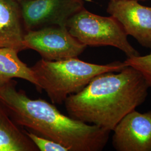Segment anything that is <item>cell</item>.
Listing matches in <instances>:
<instances>
[{"instance_id":"obj_1","label":"cell","mask_w":151,"mask_h":151,"mask_svg":"<svg viewBox=\"0 0 151 151\" xmlns=\"http://www.w3.org/2000/svg\"><path fill=\"white\" fill-rule=\"evenodd\" d=\"M149 86L139 71L127 65L95 76L65 101L70 116L113 131L124 116L146 100Z\"/></svg>"},{"instance_id":"obj_2","label":"cell","mask_w":151,"mask_h":151,"mask_svg":"<svg viewBox=\"0 0 151 151\" xmlns=\"http://www.w3.org/2000/svg\"><path fill=\"white\" fill-rule=\"evenodd\" d=\"M12 80L0 86V101L14 122L66 147L70 151H100L110 131L67 116L42 99H32L17 90Z\"/></svg>"},{"instance_id":"obj_3","label":"cell","mask_w":151,"mask_h":151,"mask_svg":"<svg viewBox=\"0 0 151 151\" xmlns=\"http://www.w3.org/2000/svg\"><path fill=\"white\" fill-rule=\"evenodd\" d=\"M126 66L119 61L96 65L72 58L56 61L42 59L31 68L38 82V90H44L53 104H61L70 95L82 90L95 76L119 72Z\"/></svg>"},{"instance_id":"obj_4","label":"cell","mask_w":151,"mask_h":151,"mask_svg":"<svg viewBox=\"0 0 151 151\" xmlns=\"http://www.w3.org/2000/svg\"><path fill=\"white\" fill-rule=\"evenodd\" d=\"M66 27L73 37L86 47L111 46L123 52L128 58L140 55L113 16H99L83 7L67 21Z\"/></svg>"},{"instance_id":"obj_5","label":"cell","mask_w":151,"mask_h":151,"mask_svg":"<svg viewBox=\"0 0 151 151\" xmlns=\"http://www.w3.org/2000/svg\"><path fill=\"white\" fill-rule=\"evenodd\" d=\"M24 44L37 51L42 59L56 61L77 58L86 48L73 37L66 27L52 25L26 32Z\"/></svg>"},{"instance_id":"obj_6","label":"cell","mask_w":151,"mask_h":151,"mask_svg":"<svg viewBox=\"0 0 151 151\" xmlns=\"http://www.w3.org/2000/svg\"><path fill=\"white\" fill-rule=\"evenodd\" d=\"M19 3L26 32L52 25L66 27L70 17L84 7V0H22Z\"/></svg>"},{"instance_id":"obj_7","label":"cell","mask_w":151,"mask_h":151,"mask_svg":"<svg viewBox=\"0 0 151 151\" xmlns=\"http://www.w3.org/2000/svg\"><path fill=\"white\" fill-rule=\"evenodd\" d=\"M107 12L116 19L127 35L143 47L151 48V7L137 0H114L108 4Z\"/></svg>"},{"instance_id":"obj_8","label":"cell","mask_w":151,"mask_h":151,"mask_svg":"<svg viewBox=\"0 0 151 151\" xmlns=\"http://www.w3.org/2000/svg\"><path fill=\"white\" fill-rule=\"evenodd\" d=\"M113 145L118 151H151V111L135 110L127 114L114 129Z\"/></svg>"},{"instance_id":"obj_9","label":"cell","mask_w":151,"mask_h":151,"mask_svg":"<svg viewBox=\"0 0 151 151\" xmlns=\"http://www.w3.org/2000/svg\"><path fill=\"white\" fill-rule=\"evenodd\" d=\"M24 30L19 3L0 0V48L14 49L18 52L26 49Z\"/></svg>"},{"instance_id":"obj_10","label":"cell","mask_w":151,"mask_h":151,"mask_svg":"<svg viewBox=\"0 0 151 151\" xmlns=\"http://www.w3.org/2000/svg\"><path fill=\"white\" fill-rule=\"evenodd\" d=\"M25 131L11 119L0 101V151H38Z\"/></svg>"},{"instance_id":"obj_11","label":"cell","mask_w":151,"mask_h":151,"mask_svg":"<svg viewBox=\"0 0 151 151\" xmlns=\"http://www.w3.org/2000/svg\"><path fill=\"white\" fill-rule=\"evenodd\" d=\"M18 53L14 49L0 48V86L17 78L27 80L38 88L33 71L20 60Z\"/></svg>"},{"instance_id":"obj_12","label":"cell","mask_w":151,"mask_h":151,"mask_svg":"<svg viewBox=\"0 0 151 151\" xmlns=\"http://www.w3.org/2000/svg\"><path fill=\"white\" fill-rule=\"evenodd\" d=\"M124 63L139 71L145 78L149 87L151 88V52L145 55L127 58Z\"/></svg>"},{"instance_id":"obj_13","label":"cell","mask_w":151,"mask_h":151,"mask_svg":"<svg viewBox=\"0 0 151 151\" xmlns=\"http://www.w3.org/2000/svg\"><path fill=\"white\" fill-rule=\"evenodd\" d=\"M27 137L41 151H70L66 147L56 142L37 135L32 132H26Z\"/></svg>"},{"instance_id":"obj_14","label":"cell","mask_w":151,"mask_h":151,"mask_svg":"<svg viewBox=\"0 0 151 151\" xmlns=\"http://www.w3.org/2000/svg\"><path fill=\"white\" fill-rule=\"evenodd\" d=\"M138 1H148V0H137Z\"/></svg>"},{"instance_id":"obj_15","label":"cell","mask_w":151,"mask_h":151,"mask_svg":"<svg viewBox=\"0 0 151 151\" xmlns=\"http://www.w3.org/2000/svg\"><path fill=\"white\" fill-rule=\"evenodd\" d=\"M14 1H17V2H20V1H22V0H14Z\"/></svg>"},{"instance_id":"obj_16","label":"cell","mask_w":151,"mask_h":151,"mask_svg":"<svg viewBox=\"0 0 151 151\" xmlns=\"http://www.w3.org/2000/svg\"><path fill=\"white\" fill-rule=\"evenodd\" d=\"M109 1H114V0H109Z\"/></svg>"}]
</instances>
